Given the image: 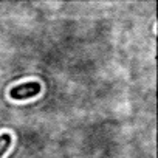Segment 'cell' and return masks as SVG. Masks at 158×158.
<instances>
[{
  "instance_id": "cell-1",
  "label": "cell",
  "mask_w": 158,
  "mask_h": 158,
  "mask_svg": "<svg viewBox=\"0 0 158 158\" xmlns=\"http://www.w3.org/2000/svg\"><path fill=\"white\" fill-rule=\"evenodd\" d=\"M40 90H42L40 82L30 81V82H23V84H19V85L13 87L10 90V96L14 101H25V99H30V98L37 96L40 93Z\"/></svg>"
},
{
  "instance_id": "cell-2",
  "label": "cell",
  "mask_w": 158,
  "mask_h": 158,
  "mask_svg": "<svg viewBox=\"0 0 158 158\" xmlns=\"http://www.w3.org/2000/svg\"><path fill=\"white\" fill-rule=\"evenodd\" d=\"M11 141H13V138H11L10 133H2L0 135V158H2L6 153V150L10 149Z\"/></svg>"
}]
</instances>
